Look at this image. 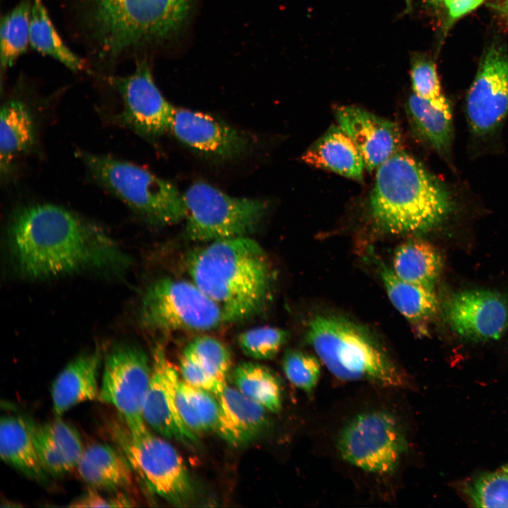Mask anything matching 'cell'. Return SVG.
<instances>
[{
    "mask_svg": "<svg viewBox=\"0 0 508 508\" xmlns=\"http://www.w3.org/2000/svg\"><path fill=\"white\" fill-rule=\"evenodd\" d=\"M7 240L18 272L32 280L85 272L120 274L131 262L101 226L54 204L18 210L9 222Z\"/></svg>",
    "mask_w": 508,
    "mask_h": 508,
    "instance_id": "cell-1",
    "label": "cell"
},
{
    "mask_svg": "<svg viewBox=\"0 0 508 508\" xmlns=\"http://www.w3.org/2000/svg\"><path fill=\"white\" fill-rule=\"evenodd\" d=\"M186 269L191 282L222 308L228 323L259 315L270 301L271 261L248 236L209 242L188 254Z\"/></svg>",
    "mask_w": 508,
    "mask_h": 508,
    "instance_id": "cell-2",
    "label": "cell"
},
{
    "mask_svg": "<svg viewBox=\"0 0 508 508\" xmlns=\"http://www.w3.org/2000/svg\"><path fill=\"white\" fill-rule=\"evenodd\" d=\"M95 58L107 62L169 37L192 0H77Z\"/></svg>",
    "mask_w": 508,
    "mask_h": 508,
    "instance_id": "cell-3",
    "label": "cell"
},
{
    "mask_svg": "<svg viewBox=\"0 0 508 508\" xmlns=\"http://www.w3.org/2000/svg\"><path fill=\"white\" fill-rule=\"evenodd\" d=\"M451 208L445 188L410 155L400 150L377 168L370 210L381 230L424 231L440 223Z\"/></svg>",
    "mask_w": 508,
    "mask_h": 508,
    "instance_id": "cell-4",
    "label": "cell"
},
{
    "mask_svg": "<svg viewBox=\"0 0 508 508\" xmlns=\"http://www.w3.org/2000/svg\"><path fill=\"white\" fill-rule=\"evenodd\" d=\"M306 339L329 372L344 380H365L401 387L406 377L365 327L335 315H317Z\"/></svg>",
    "mask_w": 508,
    "mask_h": 508,
    "instance_id": "cell-5",
    "label": "cell"
},
{
    "mask_svg": "<svg viewBox=\"0 0 508 508\" xmlns=\"http://www.w3.org/2000/svg\"><path fill=\"white\" fill-rule=\"evenodd\" d=\"M92 176L147 222L169 226L183 220V195L171 183L130 162L109 155L77 152Z\"/></svg>",
    "mask_w": 508,
    "mask_h": 508,
    "instance_id": "cell-6",
    "label": "cell"
},
{
    "mask_svg": "<svg viewBox=\"0 0 508 508\" xmlns=\"http://www.w3.org/2000/svg\"><path fill=\"white\" fill-rule=\"evenodd\" d=\"M183 198L186 236L195 242L248 236L258 227L267 210L263 200L232 197L201 181L193 183Z\"/></svg>",
    "mask_w": 508,
    "mask_h": 508,
    "instance_id": "cell-7",
    "label": "cell"
},
{
    "mask_svg": "<svg viewBox=\"0 0 508 508\" xmlns=\"http://www.w3.org/2000/svg\"><path fill=\"white\" fill-rule=\"evenodd\" d=\"M140 319L147 329L162 332H207L228 323L222 308L193 282L170 277L147 287Z\"/></svg>",
    "mask_w": 508,
    "mask_h": 508,
    "instance_id": "cell-8",
    "label": "cell"
},
{
    "mask_svg": "<svg viewBox=\"0 0 508 508\" xmlns=\"http://www.w3.org/2000/svg\"><path fill=\"white\" fill-rule=\"evenodd\" d=\"M112 435L132 469L151 491L174 504L190 498L193 492L190 473L170 443L148 430L132 434L126 425L113 428Z\"/></svg>",
    "mask_w": 508,
    "mask_h": 508,
    "instance_id": "cell-9",
    "label": "cell"
},
{
    "mask_svg": "<svg viewBox=\"0 0 508 508\" xmlns=\"http://www.w3.org/2000/svg\"><path fill=\"white\" fill-rule=\"evenodd\" d=\"M341 458L373 473H388L397 466L407 442L397 419L384 411L353 418L342 430L337 444Z\"/></svg>",
    "mask_w": 508,
    "mask_h": 508,
    "instance_id": "cell-10",
    "label": "cell"
},
{
    "mask_svg": "<svg viewBox=\"0 0 508 508\" xmlns=\"http://www.w3.org/2000/svg\"><path fill=\"white\" fill-rule=\"evenodd\" d=\"M99 397L114 406L130 433L146 431L143 409L152 368L146 353L131 344H117L107 353Z\"/></svg>",
    "mask_w": 508,
    "mask_h": 508,
    "instance_id": "cell-11",
    "label": "cell"
},
{
    "mask_svg": "<svg viewBox=\"0 0 508 508\" xmlns=\"http://www.w3.org/2000/svg\"><path fill=\"white\" fill-rule=\"evenodd\" d=\"M108 79L121 99L122 109L116 116L119 124L148 138L169 130L174 107L156 85L146 61L138 62L129 75Z\"/></svg>",
    "mask_w": 508,
    "mask_h": 508,
    "instance_id": "cell-12",
    "label": "cell"
},
{
    "mask_svg": "<svg viewBox=\"0 0 508 508\" xmlns=\"http://www.w3.org/2000/svg\"><path fill=\"white\" fill-rule=\"evenodd\" d=\"M466 114L472 131L491 133L508 114V54L492 45L480 64L466 97Z\"/></svg>",
    "mask_w": 508,
    "mask_h": 508,
    "instance_id": "cell-13",
    "label": "cell"
},
{
    "mask_svg": "<svg viewBox=\"0 0 508 508\" xmlns=\"http://www.w3.org/2000/svg\"><path fill=\"white\" fill-rule=\"evenodd\" d=\"M447 320L458 334L473 341L500 338L508 327V299L488 290L454 294L445 306Z\"/></svg>",
    "mask_w": 508,
    "mask_h": 508,
    "instance_id": "cell-14",
    "label": "cell"
},
{
    "mask_svg": "<svg viewBox=\"0 0 508 508\" xmlns=\"http://www.w3.org/2000/svg\"><path fill=\"white\" fill-rule=\"evenodd\" d=\"M152 367L143 409L145 423L166 437L186 445L195 444L197 437L183 423L177 410L174 385L179 375L162 344H157L154 348Z\"/></svg>",
    "mask_w": 508,
    "mask_h": 508,
    "instance_id": "cell-15",
    "label": "cell"
},
{
    "mask_svg": "<svg viewBox=\"0 0 508 508\" xmlns=\"http://www.w3.org/2000/svg\"><path fill=\"white\" fill-rule=\"evenodd\" d=\"M169 130L186 145L214 158L238 157L249 145L242 132L210 115L188 109L174 108Z\"/></svg>",
    "mask_w": 508,
    "mask_h": 508,
    "instance_id": "cell-16",
    "label": "cell"
},
{
    "mask_svg": "<svg viewBox=\"0 0 508 508\" xmlns=\"http://www.w3.org/2000/svg\"><path fill=\"white\" fill-rule=\"evenodd\" d=\"M335 116L338 126L353 142L368 171L377 169L401 150V132L394 122L352 106L338 107Z\"/></svg>",
    "mask_w": 508,
    "mask_h": 508,
    "instance_id": "cell-17",
    "label": "cell"
},
{
    "mask_svg": "<svg viewBox=\"0 0 508 508\" xmlns=\"http://www.w3.org/2000/svg\"><path fill=\"white\" fill-rule=\"evenodd\" d=\"M214 396L219 405L215 430L229 444L234 446L248 444L267 426V410L238 389L226 385Z\"/></svg>",
    "mask_w": 508,
    "mask_h": 508,
    "instance_id": "cell-18",
    "label": "cell"
},
{
    "mask_svg": "<svg viewBox=\"0 0 508 508\" xmlns=\"http://www.w3.org/2000/svg\"><path fill=\"white\" fill-rule=\"evenodd\" d=\"M101 360L100 351L95 349L75 358L58 374L51 390L53 409L57 416L78 404L98 399Z\"/></svg>",
    "mask_w": 508,
    "mask_h": 508,
    "instance_id": "cell-19",
    "label": "cell"
},
{
    "mask_svg": "<svg viewBox=\"0 0 508 508\" xmlns=\"http://www.w3.org/2000/svg\"><path fill=\"white\" fill-rule=\"evenodd\" d=\"M302 159L358 181L362 180L365 168L358 148L339 126L329 128L306 151Z\"/></svg>",
    "mask_w": 508,
    "mask_h": 508,
    "instance_id": "cell-20",
    "label": "cell"
},
{
    "mask_svg": "<svg viewBox=\"0 0 508 508\" xmlns=\"http://www.w3.org/2000/svg\"><path fill=\"white\" fill-rule=\"evenodd\" d=\"M35 120L25 102L10 99L1 106L0 116V169L8 177L14 162L34 145Z\"/></svg>",
    "mask_w": 508,
    "mask_h": 508,
    "instance_id": "cell-21",
    "label": "cell"
},
{
    "mask_svg": "<svg viewBox=\"0 0 508 508\" xmlns=\"http://www.w3.org/2000/svg\"><path fill=\"white\" fill-rule=\"evenodd\" d=\"M75 468L80 477L95 488L117 491L130 487L133 481L128 460L105 444L85 448Z\"/></svg>",
    "mask_w": 508,
    "mask_h": 508,
    "instance_id": "cell-22",
    "label": "cell"
},
{
    "mask_svg": "<svg viewBox=\"0 0 508 508\" xmlns=\"http://www.w3.org/2000/svg\"><path fill=\"white\" fill-rule=\"evenodd\" d=\"M1 459L28 478L47 481L49 474L37 454L27 420L4 416L0 422Z\"/></svg>",
    "mask_w": 508,
    "mask_h": 508,
    "instance_id": "cell-23",
    "label": "cell"
},
{
    "mask_svg": "<svg viewBox=\"0 0 508 508\" xmlns=\"http://www.w3.org/2000/svg\"><path fill=\"white\" fill-rule=\"evenodd\" d=\"M374 259L391 303L410 323L421 325L435 315L438 303L433 288L406 282L377 258Z\"/></svg>",
    "mask_w": 508,
    "mask_h": 508,
    "instance_id": "cell-24",
    "label": "cell"
},
{
    "mask_svg": "<svg viewBox=\"0 0 508 508\" xmlns=\"http://www.w3.org/2000/svg\"><path fill=\"white\" fill-rule=\"evenodd\" d=\"M442 267V260L430 243L411 239L395 250L392 270L401 279L433 288Z\"/></svg>",
    "mask_w": 508,
    "mask_h": 508,
    "instance_id": "cell-25",
    "label": "cell"
},
{
    "mask_svg": "<svg viewBox=\"0 0 508 508\" xmlns=\"http://www.w3.org/2000/svg\"><path fill=\"white\" fill-rule=\"evenodd\" d=\"M30 46L73 72L86 68V62L64 43L55 28L42 0H32L30 20Z\"/></svg>",
    "mask_w": 508,
    "mask_h": 508,
    "instance_id": "cell-26",
    "label": "cell"
},
{
    "mask_svg": "<svg viewBox=\"0 0 508 508\" xmlns=\"http://www.w3.org/2000/svg\"><path fill=\"white\" fill-rule=\"evenodd\" d=\"M407 110L425 139L438 152H447L453 135L451 105L437 107L413 93L408 99Z\"/></svg>",
    "mask_w": 508,
    "mask_h": 508,
    "instance_id": "cell-27",
    "label": "cell"
},
{
    "mask_svg": "<svg viewBox=\"0 0 508 508\" xmlns=\"http://www.w3.org/2000/svg\"><path fill=\"white\" fill-rule=\"evenodd\" d=\"M236 388L267 411L277 413L282 407V388L277 377L257 363L243 362L233 370Z\"/></svg>",
    "mask_w": 508,
    "mask_h": 508,
    "instance_id": "cell-28",
    "label": "cell"
},
{
    "mask_svg": "<svg viewBox=\"0 0 508 508\" xmlns=\"http://www.w3.org/2000/svg\"><path fill=\"white\" fill-rule=\"evenodd\" d=\"M32 0H20L1 18L0 62L1 70L11 68L30 46V20Z\"/></svg>",
    "mask_w": 508,
    "mask_h": 508,
    "instance_id": "cell-29",
    "label": "cell"
},
{
    "mask_svg": "<svg viewBox=\"0 0 508 508\" xmlns=\"http://www.w3.org/2000/svg\"><path fill=\"white\" fill-rule=\"evenodd\" d=\"M464 492L476 507H508V473L503 469L475 476Z\"/></svg>",
    "mask_w": 508,
    "mask_h": 508,
    "instance_id": "cell-30",
    "label": "cell"
},
{
    "mask_svg": "<svg viewBox=\"0 0 508 508\" xmlns=\"http://www.w3.org/2000/svg\"><path fill=\"white\" fill-rule=\"evenodd\" d=\"M289 337L287 331L272 326L247 329L238 336V344L247 356L269 360L277 356Z\"/></svg>",
    "mask_w": 508,
    "mask_h": 508,
    "instance_id": "cell-31",
    "label": "cell"
},
{
    "mask_svg": "<svg viewBox=\"0 0 508 508\" xmlns=\"http://www.w3.org/2000/svg\"><path fill=\"white\" fill-rule=\"evenodd\" d=\"M186 348L211 374L226 382L231 359L229 349L220 340L209 335H200L190 341Z\"/></svg>",
    "mask_w": 508,
    "mask_h": 508,
    "instance_id": "cell-32",
    "label": "cell"
},
{
    "mask_svg": "<svg viewBox=\"0 0 508 508\" xmlns=\"http://www.w3.org/2000/svg\"><path fill=\"white\" fill-rule=\"evenodd\" d=\"M284 374L297 388L310 392L320 379L321 365L313 355L296 349L286 351L282 359Z\"/></svg>",
    "mask_w": 508,
    "mask_h": 508,
    "instance_id": "cell-33",
    "label": "cell"
},
{
    "mask_svg": "<svg viewBox=\"0 0 508 508\" xmlns=\"http://www.w3.org/2000/svg\"><path fill=\"white\" fill-rule=\"evenodd\" d=\"M410 74L413 93L437 107L450 105L442 94L436 66L431 59L420 55L413 56Z\"/></svg>",
    "mask_w": 508,
    "mask_h": 508,
    "instance_id": "cell-34",
    "label": "cell"
},
{
    "mask_svg": "<svg viewBox=\"0 0 508 508\" xmlns=\"http://www.w3.org/2000/svg\"><path fill=\"white\" fill-rule=\"evenodd\" d=\"M27 421L37 454L47 473L56 477L61 476L72 470V467L56 446L45 425L37 424L28 420Z\"/></svg>",
    "mask_w": 508,
    "mask_h": 508,
    "instance_id": "cell-35",
    "label": "cell"
},
{
    "mask_svg": "<svg viewBox=\"0 0 508 508\" xmlns=\"http://www.w3.org/2000/svg\"><path fill=\"white\" fill-rule=\"evenodd\" d=\"M44 425L70 466L75 468L85 450L78 431L59 418Z\"/></svg>",
    "mask_w": 508,
    "mask_h": 508,
    "instance_id": "cell-36",
    "label": "cell"
},
{
    "mask_svg": "<svg viewBox=\"0 0 508 508\" xmlns=\"http://www.w3.org/2000/svg\"><path fill=\"white\" fill-rule=\"evenodd\" d=\"M180 370L184 382L214 395L218 394L226 385V382L220 381L205 369L186 347L181 356Z\"/></svg>",
    "mask_w": 508,
    "mask_h": 508,
    "instance_id": "cell-37",
    "label": "cell"
},
{
    "mask_svg": "<svg viewBox=\"0 0 508 508\" xmlns=\"http://www.w3.org/2000/svg\"><path fill=\"white\" fill-rule=\"evenodd\" d=\"M181 384L205 431L215 430L219 416V405L216 397L210 392L191 386L183 380H181Z\"/></svg>",
    "mask_w": 508,
    "mask_h": 508,
    "instance_id": "cell-38",
    "label": "cell"
},
{
    "mask_svg": "<svg viewBox=\"0 0 508 508\" xmlns=\"http://www.w3.org/2000/svg\"><path fill=\"white\" fill-rule=\"evenodd\" d=\"M133 501L124 493L118 492L111 497H104L97 491L89 490L75 499L69 507H129Z\"/></svg>",
    "mask_w": 508,
    "mask_h": 508,
    "instance_id": "cell-39",
    "label": "cell"
},
{
    "mask_svg": "<svg viewBox=\"0 0 508 508\" xmlns=\"http://www.w3.org/2000/svg\"><path fill=\"white\" fill-rule=\"evenodd\" d=\"M178 377L174 385V399L179 413L186 425L193 433H201L205 429L195 412L187 394L182 388Z\"/></svg>",
    "mask_w": 508,
    "mask_h": 508,
    "instance_id": "cell-40",
    "label": "cell"
},
{
    "mask_svg": "<svg viewBox=\"0 0 508 508\" xmlns=\"http://www.w3.org/2000/svg\"><path fill=\"white\" fill-rule=\"evenodd\" d=\"M484 0H447L445 5L452 19H457L477 8Z\"/></svg>",
    "mask_w": 508,
    "mask_h": 508,
    "instance_id": "cell-41",
    "label": "cell"
},
{
    "mask_svg": "<svg viewBox=\"0 0 508 508\" xmlns=\"http://www.w3.org/2000/svg\"><path fill=\"white\" fill-rule=\"evenodd\" d=\"M500 11L508 22V0H504L500 6Z\"/></svg>",
    "mask_w": 508,
    "mask_h": 508,
    "instance_id": "cell-42",
    "label": "cell"
},
{
    "mask_svg": "<svg viewBox=\"0 0 508 508\" xmlns=\"http://www.w3.org/2000/svg\"><path fill=\"white\" fill-rule=\"evenodd\" d=\"M502 469L508 473V463L503 467Z\"/></svg>",
    "mask_w": 508,
    "mask_h": 508,
    "instance_id": "cell-43",
    "label": "cell"
},
{
    "mask_svg": "<svg viewBox=\"0 0 508 508\" xmlns=\"http://www.w3.org/2000/svg\"><path fill=\"white\" fill-rule=\"evenodd\" d=\"M435 1H438V2H442L444 4L447 0H435Z\"/></svg>",
    "mask_w": 508,
    "mask_h": 508,
    "instance_id": "cell-44",
    "label": "cell"
}]
</instances>
